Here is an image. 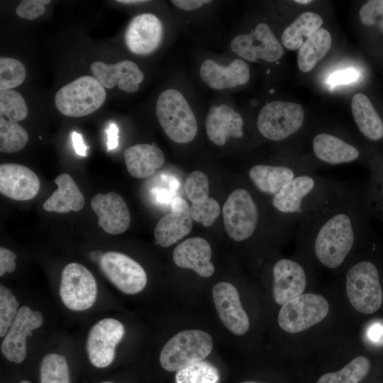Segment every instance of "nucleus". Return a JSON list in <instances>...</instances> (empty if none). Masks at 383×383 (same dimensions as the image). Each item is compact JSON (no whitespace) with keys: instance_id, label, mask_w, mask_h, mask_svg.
<instances>
[{"instance_id":"nucleus-1","label":"nucleus","mask_w":383,"mask_h":383,"mask_svg":"<svg viewBox=\"0 0 383 383\" xmlns=\"http://www.w3.org/2000/svg\"><path fill=\"white\" fill-rule=\"evenodd\" d=\"M295 231L320 264L331 270L342 266L360 232L359 201L352 185L335 181Z\"/></svg>"},{"instance_id":"nucleus-2","label":"nucleus","mask_w":383,"mask_h":383,"mask_svg":"<svg viewBox=\"0 0 383 383\" xmlns=\"http://www.w3.org/2000/svg\"><path fill=\"white\" fill-rule=\"evenodd\" d=\"M335 180L319 176L311 170L287 183L271 198L273 209L295 231L298 225L316 207L333 187Z\"/></svg>"},{"instance_id":"nucleus-3","label":"nucleus","mask_w":383,"mask_h":383,"mask_svg":"<svg viewBox=\"0 0 383 383\" xmlns=\"http://www.w3.org/2000/svg\"><path fill=\"white\" fill-rule=\"evenodd\" d=\"M155 113L164 132L172 141L187 143L195 138L196 117L179 91L174 89L163 91L157 98Z\"/></svg>"},{"instance_id":"nucleus-4","label":"nucleus","mask_w":383,"mask_h":383,"mask_svg":"<svg viewBox=\"0 0 383 383\" xmlns=\"http://www.w3.org/2000/svg\"><path fill=\"white\" fill-rule=\"evenodd\" d=\"M213 348L211 336L200 330L182 331L172 337L160 355L162 367L177 372L192 364L204 360Z\"/></svg>"},{"instance_id":"nucleus-5","label":"nucleus","mask_w":383,"mask_h":383,"mask_svg":"<svg viewBox=\"0 0 383 383\" xmlns=\"http://www.w3.org/2000/svg\"><path fill=\"white\" fill-rule=\"evenodd\" d=\"M345 289L350 303L361 313H373L382 304L379 271L369 260H361L350 266L345 275Z\"/></svg>"},{"instance_id":"nucleus-6","label":"nucleus","mask_w":383,"mask_h":383,"mask_svg":"<svg viewBox=\"0 0 383 383\" xmlns=\"http://www.w3.org/2000/svg\"><path fill=\"white\" fill-rule=\"evenodd\" d=\"M105 89L91 76H82L60 88L55 96L60 112L67 116L89 115L104 103Z\"/></svg>"},{"instance_id":"nucleus-7","label":"nucleus","mask_w":383,"mask_h":383,"mask_svg":"<svg viewBox=\"0 0 383 383\" xmlns=\"http://www.w3.org/2000/svg\"><path fill=\"white\" fill-rule=\"evenodd\" d=\"M304 121V111L300 104L274 101L267 104L260 110L257 126L265 138L281 141L297 133Z\"/></svg>"},{"instance_id":"nucleus-8","label":"nucleus","mask_w":383,"mask_h":383,"mask_svg":"<svg viewBox=\"0 0 383 383\" xmlns=\"http://www.w3.org/2000/svg\"><path fill=\"white\" fill-rule=\"evenodd\" d=\"M222 212L225 229L233 240L243 241L255 233L260 212L248 190L239 188L232 192L225 201Z\"/></svg>"},{"instance_id":"nucleus-9","label":"nucleus","mask_w":383,"mask_h":383,"mask_svg":"<svg viewBox=\"0 0 383 383\" xmlns=\"http://www.w3.org/2000/svg\"><path fill=\"white\" fill-rule=\"evenodd\" d=\"M329 304L322 296L308 293L297 296L282 305L277 317L279 327L289 333H296L323 321Z\"/></svg>"},{"instance_id":"nucleus-10","label":"nucleus","mask_w":383,"mask_h":383,"mask_svg":"<svg viewBox=\"0 0 383 383\" xmlns=\"http://www.w3.org/2000/svg\"><path fill=\"white\" fill-rule=\"evenodd\" d=\"M97 291L96 279L85 266L72 262L63 268L59 294L67 309L82 311L91 308L96 301Z\"/></svg>"},{"instance_id":"nucleus-11","label":"nucleus","mask_w":383,"mask_h":383,"mask_svg":"<svg viewBox=\"0 0 383 383\" xmlns=\"http://www.w3.org/2000/svg\"><path fill=\"white\" fill-rule=\"evenodd\" d=\"M99 267L106 277L126 294L139 293L146 286L147 275L143 267L123 253H104L99 259Z\"/></svg>"},{"instance_id":"nucleus-12","label":"nucleus","mask_w":383,"mask_h":383,"mask_svg":"<svg viewBox=\"0 0 383 383\" xmlns=\"http://www.w3.org/2000/svg\"><path fill=\"white\" fill-rule=\"evenodd\" d=\"M125 329L122 323L113 318L96 322L87 340V352L91 365L97 368L110 365L114 360L116 345L122 340Z\"/></svg>"},{"instance_id":"nucleus-13","label":"nucleus","mask_w":383,"mask_h":383,"mask_svg":"<svg viewBox=\"0 0 383 383\" xmlns=\"http://www.w3.org/2000/svg\"><path fill=\"white\" fill-rule=\"evenodd\" d=\"M231 48L235 54L250 62L257 59L275 62L284 54L282 45L264 23L257 24L250 33L235 36Z\"/></svg>"},{"instance_id":"nucleus-14","label":"nucleus","mask_w":383,"mask_h":383,"mask_svg":"<svg viewBox=\"0 0 383 383\" xmlns=\"http://www.w3.org/2000/svg\"><path fill=\"white\" fill-rule=\"evenodd\" d=\"M43 316L38 311H33L27 306L19 308L1 345L3 355L15 363L22 362L26 356V338L32 331L43 324Z\"/></svg>"},{"instance_id":"nucleus-15","label":"nucleus","mask_w":383,"mask_h":383,"mask_svg":"<svg viewBox=\"0 0 383 383\" xmlns=\"http://www.w3.org/2000/svg\"><path fill=\"white\" fill-rule=\"evenodd\" d=\"M213 303L224 326L236 335L249 329L248 316L243 309L237 289L231 283L221 282L212 289Z\"/></svg>"},{"instance_id":"nucleus-16","label":"nucleus","mask_w":383,"mask_h":383,"mask_svg":"<svg viewBox=\"0 0 383 383\" xmlns=\"http://www.w3.org/2000/svg\"><path fill=\"white\" fill-rule=\"evenodd\" d=\"M163 35L160 20L154 14L135 16L129 23L125 33V43L134 54L144 55L154 52L160 45Z\"/></svg>"},{"instance_id":"nucleus-17","label":"nucleus","mask_w":383,"mask_h":383,"mask_svg":"<svg viewBox=\"0 0 383 383\" xmlns=\"http://www.w3.org/2000/svg\"><path fill=\"white\" fill-rule=\"evenodd\" d=\"M272 293L275 302L283 305L293 298L302 294L306 286V274L298 262L282 258L272 268Z\"/></svg>"},{"instance_id":"nucleus-18","label":"nucleus","mask_w":383,"mask_h":383,"mask_svg":"<svg viewBox=\"0 0 383 383\" xmlns=\"http://www.w3.org/2000/svg\"><path fill=\"white\" fill-rule=\"evenodd\" d=\"M91 206L98 216V225L113 235L124 233L131 223V215L123 197L115 193L97 194L91 201Z\"/></svg>"},{"instance_id":"nucleus-19","label":"nucleus","mask_w":383,"mask_h":383,"mask_svg":"<svg viewBox=\"0 0 383 383\" xmlns=\"http://www.w3.org/2000/svg\"><path fill=\"white\" fill-rule=\"evenodd\" d=\"M40 187L38 176L28 167L16 163L0 165V192L6 197L30 200L37 195Z\"/></svg>"},{"instance_id":"nucleus-20","label":"nucleus","mask_w":383,"mask_h":383,"mask_svg":"<svg viewBox=\"0 0 383 383\" xmlns=\"http://www.w3.org/2000/svg\"><path fill=\"white\" fill-rule=\"evenodd\" d=\"M190 206L182 197L176 196L171 203V212L157 222L154 235L156 243L167 248L188 235L192 228Z\"/></svg>"},{"instance_id":"nucleus-21","label":"nucleus","mask_w":383,"mask_h":383,"mask_svg":"<svg viewBox=\"0 0 383 383\" xmlns=\"http://www.w3.org/2000/svg\"><path fill=\"white\" fill-rule=\"evenodd\" d=\"M90 69L94 77L106 89H111L118 84L121 90L134 92L139 89V84L144 79V74L138 66L128 60L109 65L96 61L91 65Z\"/></svg>"},{"instance_id":"nucleus-22","label":"nucleus","mask_w":383,"mask_h":383,"mask_svg":"<svg viewBox=\"0 0 383 383\" xmlns=\"http://www.w3.org/2000/svg\"><path fill=\"white\" fill-rule=\"evenodd\" d=\"M211 248L205 239L190 238L179 244L173 251V261L181 268L193 270L203 277H209L214 272L213 264L210 261Z\"/></svg>"},{"instance_id":"nucleus-23","label":"nucleus","mask_w":383,"mask_h":383,"mask_svg":"<svg viewBox=\"0 0 383 383\" xmlns=\"http://www.w3.org/2000/svg\"><path fill=\"white\" fill-rule=\"evenodd\" d=\"M310 170L306 166L257 164L249 170L248 177L260 192L272 198L296 176Z\"/></svg>"},{"instance_id":"nucleus-24","label":"nucleus","mask_w":383,"mask_h":383,"mask_svg":"<svg viewBox=\"0 0 383 383\" xmlns=\"http://www.w3.org/2000/svg\"><path fill=\"white\" fill-rule=\"evenodd\" d=\"M206 132L209 140L222 146L228 137L243 136V120L231 106L221 104L210 108L206 118Z\"/></svg>"},{"instance_id":"nucleus-25","label":"nucleus","mask_w":383,"mask_h":383,"mask_svg":"<svg viewBox=\"0 0 383 383\" xmlns=\"http://www.w3.org/2000/svg\"><path fill=\"white\" fill-rule=\"evenodd\" d=\"M200 76L213 89L221 90L244 85L250 79V67L243 60L235 59L228 67L206 60L200 67Z\"/></svg>"},{"instance_id":"nucleus-26","label":"nucleus","mask_w":383,"mask_h":383,"mask_svg":"<svg viewBox=\"0 0 383 383\" xmlns=\"http://www.w3.org/2000/svg\"><path fill=\"white\" fill-rule=\"evenodd\" d=\"M311 147L316 158L329 165L350 163L360 157L356 146L328 133L316 134L312 140Z\"/></svg>"},{"instance_id":"nucleus-27","label":"nucleus","mask_w":383,"mask_h":383,"mask_svg":"<svg viewBox=\"0 0 383 383\" xmlns=\"http://www.w3.org/2000/svg\"><path fill=\"white\" fill-rule=\"evenodd\" d=\"M123 156L129 174L138 179L152 175L165 162L162 151L155 143L131 146Z\"/></svg>"},{"instance_id":"nucleus-28","label":"nucleus","mask_w":383,"mask_h":383,"mask_svg":"<svg viewBox=\"0 0 383 383\" xmlns=\"http://www.w3.org/2000/svg\"><path fill=\"white\" fill-rule=\"evenodd\" d=\"M55 182L58 189L44 202L43 209L59 213L78 211L84 206V198L72 177L67 174H59Z\"/></svg>"},{"instance_id":"nucleus-29","label":"nucleus","mask_w":383,"mask_h":383,"mask_svg":"<svg viewBox=\"0 0 383 383\" xmlns=\"http://www.w3.org/2000/svg\"><path fill=\"white\" fill-rule=\"evenodd\" d=\"M351 110L359 131L365 138L370 140L383 138V121L365 94L357 93L353 96Z\"/></svg>"},{"instance_id":"nucleus-30","label":"nucleus","mask_w":383,"mask_h":383,"mask_svg":"<svg viewBox=\"0 0 383 383\" xmlns=\"http://www.w3.org/2000/svg\"><path fill=\"white\" fill-rule=\"evenodd\" d=\"M323 23V20L319 14L311 11L302 13L284 29L282 43L291 50L299 49Z\"/></svg>"},{"instance_id":"nucleus-31","label":"nucleus","mask_w":383,"mask_h":383,"mask_svg":"<svg viewBox=\"0 0 383 383\" xmlns=\"http://www.w3.org/2000/svg\"><path fill=\"white\" fill-rule=\"evenodd\" d=\"M332 43L328 30L320 28L299 49L297 64L300 71L308 72L327 54Z\"/></svg>"},{"instance_id":"nucleus-32","label":"nucleus","mask_w":383,"mask_h":383,"mask_svg":"<svg viewBox=\"0 0 383 383\" xmlns=\"http://www.w3.org/2000/svg\"><path fill=\"white\" fill-rule=\"evenodd\" d=\"M370 369V359L360 355L338 370L322 373L316 378L314 383H360Z\"/></svg>"},{"instance_id":"nucleus-33","label":"nucleus","mask_w":383,"mask_h":383,"mask_svg":"<svg viewBox=\"0 0 383 383\" xmlns=\"http://www.w3.org/2000/svg\"><path fill=\"white\" fill-rule=\"evenodd\" d=\"M28 140L27 131L17 122L0 117V151L13 153L22 150Z\"/></svg>"},{"instance_id":"nucleus-34","label":"nucleus","mask_w":383,"mask_h":383,"mask_svg":"<svg viewBox=\"0 0 383 383\" xmlns=\"http://www.w3.org/2000/svg\"><path fill=\"white\" fill-rule=\"evenodd\" d=\"M40 383H70L66 358L56 353L46 355L40 365Z\"/></svg>"},{"instance_id":"nucleus-35","label":"nucleus","mask_w":383,"mask_h":383,"mask_svg":"<svg viewBox=\"0 0 383 383\" xmlns=\"http://www.w3.org/2000/svg\"><path fill=\"white\" fill-rule=\"evenodd\" d=\"M220 374L212 364L199 361L177 372L176 383H219Z\"/></svg>"},{"instance_id":"nucleus-36","label":"nucleus","mask_w":383,"mask_h":383,"mask_svg":"<svg viewBox=\"0 0 383 383\" xmlns=\"http://www.w3.org/2000/svg\"><path fill=\"white\" fill-rule=\"evenodd\" d=\"M0 114L11 121L25 119L28 116V108L23 96L14 89L1 90Z\"/></svg>"},{"instance_id":"nucleus-37","label":"nucleus","mask_w":383,"mask_h":383,"mask_svg":"<svg viewBox=\"0 0 383 383\" xmlns=\"http://www.w3.org/2000/svg\"><path fill=\"white\" fill-rule=\"evenodd\" d=\"M26 71L18 60L11 57L0 58V89H12L25 80Z\"/></svg>"},{"instance_id":"nucleus-38","label":"nucleus","mask_w":383,"mask_h":383,"mask_svg":"<svg viewBox=\"0 0 383 383\" xmlns=\"http://www.w3.org/2000/svg\"><path fill=\"white\" fill-rule=\"evenodd\" d=\"M19 303L12 292L3 284L0 285V336L4 337L14 321Z\"/></svg>"},{"instance_id":"nucleus-39","label":"nucleus","mask_w":383,"mask_h":383,"mask_svg":"<svg viewBox=\"0 0 383 383\" xmlns=\"http://www.w3.org/2000/svg\"><path fill=\"white\" fill-rule=\"evenodd\" d=\"M220 206L218 201L211 197L204 201L192 203L190 213L194 221L201 223L205 227L211 226L220 215Z\"/></svg>"},{"instance_id":"nucleus-40","label":"nucleus","mask_w":383,"mask_h":383,"mask_svg":"<svg viewBox=\"0 0 383 383\" xmlns=\"http://www.w3.org/2000/svg\"><path fill=\"white\" fill-rule=\"evenodd\" d=\"M184 192L192 203L199 202L209 197V179L207 176L199 170L190 173L184 182Z\"/></svg>"},{"instance_id":"nucleus-41","label":"nucleus","mask_w":383,"mask_h":383,"mask_svg":"<svg viewBox=\"0 0 383 383\" xmlns=\"http://www.w3.org/2000/svg\"><path fill=\"white\" fill-rule=\"evenodd\" d=\"M359 17L364 25L375 26L383 31V0L366 2L360 9Z\"/></svg>"},{"instance_id":"nucleus-42","label":"nucleus","mask_w":383,"mask_h":383,"mask_svg":"<svg viewBox=\"0 0 383 383\" xmlns=\"http://www.w3.org/2000/svg\"><path fill=\"white\" fill-rule=\"evenodd\" d=\"M45 8L40 0H24L16 7V14L26 20H34L44 13Z\"/></svg>"},{"instance_id":"nucleus-43","label":"nucleus","mask_w":383,"mask_h":383,"mask_svg":"<svg viewBox=\"0 0 383 383\" xmlns=\"http://www.w3.org/2000/svg\"><path fill=\"white\" fill-rule=\"evenodd\" d=\"M358 77L359 74L356 70L347 69L333 72L329 77L328 83L331 86L347 84L356 81Z\"/></svg>"},{"instance_id":"nucleus-44","label":"nucleus","mask_w":383,"mask_h":383,"mask_svg":"<svg viewBox=\"0 0 383 383\" xmlns=\"http://www.w3.org/2000/svg\"><path fill=\"white\" fill-rule=\"evenodd\" d=\"M16 255L11 250L1 247L0 248V276L2 277L6 272L11 273L16 268Z\"/></svg>"},{"instance_id":"nucleus-45","label":"nucleus","mask_w":383,"mask_h":383,"mask_svg":"<svg viewBox=\"0 0 383 383\" xmlns=\"http://www.w3.org/2000/svg\"><path fill=\"white\" fill-rule=\"evenodd\" d=\"M171 2L177 7L184 11L197 9L204 4H209L211 1L208 0H174Z\"/></svg>"},{"instance_id":"nucleus-46","label":"nucleus","mask_w":383,"mask_h":383,"mask_svg":"<svg viewBox=\"0 0 383 383\" xmlns=\"http://www.w3.org/2000/svg\"><path fill=\"white\" fill-rule=\"evenodd\" d=\"M367 336L373 343H383V325L379 323L372 324L367 331Z\"/></svg>"},{"instance_id":"nucleus-47","label":"nucleus","mask_w":383,"mask_h":383,"mask_svg":"<svg viewBox=\"0 0 383 383\" xmlns=\"http://www.w3.org/2000/svg\"><path fill=\"white\" fill-rule=\"evenodd\" d=\"M72 141L76 153L80 156L87 155V150L88 147L84 144L81 134L76 131L72 132Z\"/></svg>"},{"instance_id":"nucleus-48","label":"nucleus","mask_w":383,"mask_h":383,"mask_svg":"<svg viewBox=\"0 0 383 383\" xmlns=\"http://www.w3.org/2000/svg\"><path fill=\"white\" fill-rule=\"evenodd\" d=\"M107 133V148L109 150H113L118 146V132L117 126L112 123L106 130Z\"/></svg>"},{"instance_id":"nucleus-49","label":"nucleus","mask_w":383,"mask_h":383,"mask_svg":"<svg viewBox=\"0 0 383 383\" xmlns=\"http://www.w3.org/2000/svg\"><path fill=\"white\" fill-rule=\"evenodd\" d=\"M152 192L156 199V201L160 204H167L172 203V192H170L164 188H156L152 190Z\"/></svg>"},{"instance_id":"nucleus-50","label":"nucleus","mask_w":383,"mask_h":383,"mask_svg":"<svg viewBox=\"0 0 383 383\" xmlns=\"http://www.w3.org/2000/svg\"><path fill=\"white\" fill-rule=\"evenodd\" d=\"M116 1L123 4H135L148 2V1L144 0H117Z\"/></svg>"},{"instance_id":"nucleus-51","label":"nucleus","mask_w":383,"mask_h":383,"mask_svg":"<svg viewBox=\"0 0 383 383\" xmlns=\"http://www.w3.org/2000/svg\"><path fill=\"white\" fill-rule=\"evenodd\" d=\"M179 182L176 179H172L170 181V187L172 192L177 191L179 189Z\"/></svg>"},{"instance_id":"nucleus-52","label":"nucleus","mask_w":383,"mask_h":383,"mask_svg":"<svg viewBox=\"0 0 383 383\" xmlns=\"http://www.w3.org/2000/svg\"><path fill=\"white\" fill-rule=\"evenodd\" d=\"M294 2L297 4H306L311 3V0H296L294 1Z\"/></svg>"},{"instance_id":"nucleus-53","label":"nucleus","mask_w":383,"mask_h":383,"mask_svg":"<svg viewBox=\"0 0 383 383\" xmlns=\"http://www.w3.org/2000/svg\"><path fill=\"white\" fill-rule=\"evenodd\" d=\"M240 383H265V382H258V381H255V380H248V381H244Z\"/></svg>"},{"instance_id":"nucleus-54","label":"nucleus","mask_w":383,"mask_h":383,"mask_svg":"<svg viewBox=\"0 0 383 383\" xmlns=\"http://www.w3.org/2000/svg\"><path fill=\"white\" fill-rule=\"evenodd\" d=\"M19 383H31V382H30L28 380L24 379V380L21 381Z\"/></svg>"},{"instance_id":"nucleus-55","label":"nucleus","mask_w":383,"mask_h":383,"mask_svg":"<svg viewBox=\"0 0 383 383\" xmlns=\"http://www.w3.org/2000/svg\"><path fill=\"white\" fill-rule=\"evenodd\" d=\"M99 383H115V382H109V381H105V382H99Z\"/></svg>"},{"instance_id":"nucleus-56","label":"nucleus","mask_w":383,"mask_h":383,"mask_svg":"<svg viewBox=\"0 0 383 383\" xmlns=\"http://www.w3.org/2000/svg\"><path fill=\"white\" fill-rule=\"evenodd\" d=\"M382 192H383V185H382Z\"/></svg>"}]
</instances>
